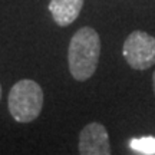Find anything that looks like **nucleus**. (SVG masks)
Returning a JSON list of instances; mask_svg holds the SVG:
<instances>
[{"label": "nucleus", "mask_w": 155, "mask_h": 155, "mask_svg": "<svg viewBox=\"0 0 155 155\" xmlns=\"http://www.w3.org/2000/svg\"><path fill=\"white\" fill-rule=\"evenodd\" d=\"M83 7V0H50L49 10L58 26H69L78 19Z\"/></svg>", "instance_id": "nucleus-5"}, {"label": "nucleus", "mask_w": 155, "mask_h": 155, "mask_svg": "<svg viewBox=\"0 0 155 155\" xmlns=\"http://www.w3.org/2000/svg\"><path fill=\"white\" fill-rule=\"evenodd\" d=\"M0 98H2V86H0Z\"/></svg>", "instance_id": "nucleus-8"}, {"label": "nucleus", "mask_w": 155, "mask_h": 155, "mask_svg": "<svg viewBox=\"0 0 155 155\" xmlns=\"http://www.w3.org/2000/svg\"><path fill=\"white\" fill-rule=\"evenodd\" d=\"M99 55V35L96 33L95 29L89 26L81 28L72 36L69 43V50H68L69 71L73 79L83 82L94 76L98 68Z\"/></svg>", "instance_id": "nucleus-1"}, {"label": "nucleus", "mask_w": 155, "mask_h": 155, "mask_svg": "<svg viewBox=\"0 0 155 155\" xmlns=\"http://www.w3.org/2000/svg\"><path fill=\"white\" fill-rule=\"evenodd\" d=\"M152 88H154V94H155V72L152 75Z\"/></svg>", "instance_id": "nucleus-7"}, {"label": "nucleus", "mask_w": 155, "mask_h": 155, "mask_svg": "<svg viewBox=\"0 0 155 155\" xmlns=\"http://www.w3.org/2000/svg\"><path fill=\"white\" fill-rule=\"evenodd\" d=\"M122 53L132 69L147 71L155 65V38L147 32L135 30L127 38Z\"/></svg>", "instance_id": "nucleus-3"}, {"label": "nucleus", "mask_w": 155, "mask_h": 155, "mask_svg": "<svg viewBox=\"0 0 155 155\" xmlns=\"http://www.w3.org/2000/svg\"><path fill=\"white\" fill-rule=\"evenodd\" d=\"M13 119L22 124L35 121L43 108V91L38 82L22 79L12 86L7 99Z\"/></svg>", "instance_id": "nucleus-2"}, {"label": "nucleus", "mask_w": 155, "mask_h": 155, "mask_svg": "<svg viewBox=\"0 0 155 155\" xmlns=\"http://www.w3.org/2000/svg\"><path fill=\"white\" fill-rule=\"evenodd\" d=\"M81 155H111V142L106 128L99 122H91L79 135Z\"/></svg>", "instance_id": "nucleus-4"}, {"label": "nucleus", "mask_w": 155, "mask_h": 155, "mask_svg": "<svg viewBox=\"0 0 155 155\" xmlns=\"http://www.w3.org/2000/svg\"><path fill=\"white\" fill-rule=\"evenodd\" d=\"M131 148L139 154L155 155V137H144V138L132 139Z\"/></svg>", "instance_id": "nucleus-6"}]
</instances>
